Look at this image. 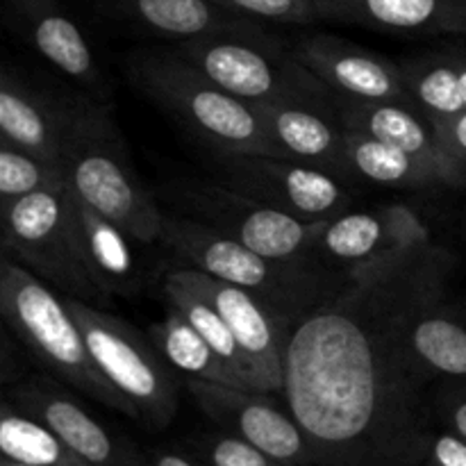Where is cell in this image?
<instances>
[{"label": "cell", "mask_w": 466, "mask_h": 466, "mask_svg": "<svg viewBox=\"0 0 466 466\" xmlns=\"http://www.w3.org/2000/svg\"><path fill=\"white\" fill-rule=\"evenodd\" d=\"M412 103L431 123L466 114V53L431 50L400 62Z\"/></svg>", "instance_id": "cell-23"}, {"label": "cell", "mask_w": 466, "mask_h": 466, "mask_svg": "<svg viewBox=\"0 0 466 466\" xmlns=\"http://www.w3.org/2000/svg\"><path fill=\"white\" fill-rule=\"evenodd\" d=\"M118 16L155 36L185 44L208 36H250L273 39L264 23L237 16L212 0H107Z\"/></svg>", "instance_id": "cell-20"}, {"label": "cell", "mask_w": 466, "mask_h": 466, "mask_svg": "<svg viewBox=\"0 0 466 466\" xmlns=\"http://www.w3.org/2000/svg\"><path fill=\"white\" fill-rule=\"evenodd\" d=\"M410 350L431 380H466V321L444 303L428 308L410 330Z\"/></svg>", "instance_id": "cell-25"}, {"label": "cell", "mask_w": 466, "mask_h": 466, "mask_svg": "<svg viewBox=\"0 0 466 466\" xmlns=\"http://www.w3.org/2000/svg\"><path fill=\"white\" fill-rule=\"evenodd\" d=\"M218 185L308 223L341 217L353 205L349 185L330 173L267 157V155H209Z\"/></svg>", "instance_id": "cell-10"}, {"label": "cell", "mask_w": 466, "mask_h": 466, "mask_svg": "<svg viewBox=\"0 0 466 466\" xmlns=\"http://www.w3.org/2000/svg\"><path fill=\"white\" fill-rule=\"evenodd\" d=\"M64 182L62 167L0 141V205L55 189Z\"/></svg>", "instance_id": "cell-29"}, {"label": "cell", "mask_w": 466, "mask_h": 466, "mask_svg": "<svg viewBox=\"0 0 466 466\" xmlns=\"http://www.w3.org/2000/svg\"><path fill=\"white\" fill-rule=\"evenodd\" d=\"M177 276L208 299L235 335L255 382L264 394L285 390V349L294 321L264 303L258 296L205 276L196 268H176Z\"/></svg>", "instance_id": "cell-14"}, {"label": "cell", "mask_w": 466, "mask_h": 466, "mask_svg": "<svg viewBox=\"0 0 466 466\" xmlns=\"http://www.w3.org/2000/svg\"><path fill=\"white\" fill-rule=\"evenodd\" d=\"M171 48L226 94L253 107L294 94L319 80L303 64L296 62L289 46L278 36H208Z\"/></svg>", "instance_id": "cell-9"}, {"label": "cell", "mask_w": 466, "mask_h": 466, "mask_svg": "<svg viewBox=\"0 0 466 466\" xmlns=\"http://www.w3.org/2000/svg\"><path fill=\"white\" fill-rule=\"evenodd\" d=\"M321 21L391 35H466V0H312Z\"/></svg>", "instance_id": "cell-21"}, {"label": "cell", "mask_w": 466, "mask_h": 466, "mask_svg": "<svg viewBox=\"0 0 466 466\" xmlns=\"http://www.w3.org/2000/svg\"><path fill=\"white\" fill-rule=\"evenodd\" d=\"M194 451L205 466H287L230 432H208L194 440Z\"/></svg>", "instance_id": "cell-31"}, {"label": "cell", "mask_w": 466, "mask_h": 466, "mask_svg": "<svg viewBox=\"0 0 466 466\" xmlns=\"http://www.w3.org/2000/svg\"><path fill=\"white\" fill-rule=\"evenodd\" d=\"M344 167L349 182L360 180L391 189H428L444 185L440 173L412 155L360 132L346 130Z\"/></svg>", "instance_id": "cell-24"}, {"label": "cell", "mask_w": 466, "mask_h": 466, "mask_svg": "<svg viewBox=\"0 0 466 466\" xmlns=\"http://www.w3.org/2000/svg\"><path fill=\"white\" fill-rule=\"evenodd\" d=\"M3 399L46 423L86 466H150L148 455L114 435L53 378L25 376L5 387Z\"/></svg>", "instance_id": "cell-13"}, {"label": "cell", "mask_w": 466, "mask_h": 466, "mask_svg": "<svg viewBox=\"0 0 466 466\" xmlns=\"http://www.w3.org/2000/svg\"><path fill=\"white\" fill-rule=\"evenodd\" d=\"M0 453L21 466H86L46 423L5 399L0 403Z\"/></svg>", "instance_id": "cell-28"}, {"label": "cell", "mask_w": 466, "mask_h": 466, "mask_svg": "<svg viewBox=\"0 0 466 466\" xmlns=\"http://www.w3.org/2000/svg\"><path fill=\"white\" fill-rule=\"evenodd\" d=\"M441 146L455 164L466 173V114L432 123Z\"/></svg>", "instance_id": "cell-33"}, {"label": "cell", "mask_w": 466, "mask_h": 466, "mask_svg": "<svg viewBox=\"0 0 466 466\" xmlns=\"http://www.w3.org/2000/svg\"><path fill=\"white\" fill-rule=\"evenodd\" d=\"M458 259L441 246L360 267L299 317L285 349V403L317 466H423L435 441L414 321L444 303Z\"/></svg>", "instance_id": "cell-1"}, {"label": "cell", "mask_w": 466, "mask_h": 466, "mask_svg": "<svg viewBox=\"0 0 466 466\" xmlns=\"http://www.w3.org/2000/svg\"><path fill=\"white\" fill-rule=\"evenodd\" d=\"M341 123L349 132H360L396 146L437 171L449 187L466 185V173L451 159L437 137L435 126L410 100L396 103H360L337 96Z\"/></svg>", "instance_id": "cell-19"}, {"label": "cell", "mask_w": 466, "mask_h": 466, "mask_svg": "<svg viewBox=\"0 0 466 466\" xmlns=\"http://www.w3.org/2000/svg\"><path fill=\"white\" fill-rule=\"evenodd\" d=\"M218 7L253 18L259 23H282V25H314L321 21L312 0H212Z\"/></svg>", "instance_id": "cell-30"}, {"label": "cell", "mask_w": 466, "mask_h": 466, "mask_svg": "<svg viewBox=\"0 0 466 466\" xmlns=\"http://www.w3.org/2000/svg\"><path fill=\"white\" fill-rule=\"evenodd\" d=\"M164 296H167L168 305H171L173 309H177V312L194 326V330L208 341L209 349H212L214 353L226 362V367L244 382L246 390L259 391L253 371H250L248 362H246L244 353H241L239 344H237L230 328L226 326V321L218 317V312L208 303L205 296H200L198 291L191 289V287L177 276L176 268L164 276Z\"/></svg>", "instance_id": "cell-27"}, {"label": "cell", "mask_w": 466, "mask_h": 466, "mask_svg": "<svg viewBox=\"0 0 466 466\" xmlns=\"http://www.w3.org/2000/svg\"><path fill=\"white\" fill-rule=\"evenodd\" d=\"M148 337L155 349L167 360L168 367L173 371H180L185 380L217 382V385L246 390L244 382L226 367V362L209 349L208 341L194 330V326L177 309L171 308L162 321L153 323Z\"/></svg>", "instance_id": "cell-26"}, {"label": "cell", "mask_w": 466, "mask_h": 466, "mask_svg": "<svg viewBox=\"0 0 466 466\" xmlns=\"http://www.w3.org/2000/svg\"><path fill=\"white\" fill-rule=\"evenodd\" d=\"M150 466H205L203 462H196L191 455L180 453V451L171 449H157L148 455Z\"/></svg>", "instance_id": "cell-35"}, {"label": "cell", "mask_w": 466, "mask_h": 466, "mask_svg": "<svg viewBox=\"0 0 466 466\" xmlns=\"http://www.w3.org/2000/svg\"><path fill=\"white\" fill-rule=\"evenodd\" d=\"M423 466H466V444L453 432H437Z\"/></svg>", "instance_id": "cell-34"}, {"label": "cell", "mask_w": 466, "mask_h": 466, "mask_svg": "<svg viewBox=\"0 0 466 466\" xmlns=\"http://www.w3.org/2000/svg\"><path fill=\"white\" fill-rule=\"evenodd\" d=\"M0 466H21V464H14V462H7V460H3V464Z\"/></svg>", "instance_id": "cell-36"}, {"label": "cell", "mask_w": 466, "mask_h": 466, "mask_svg": "<svg viewBox=\"0 0 466 466\" xmlns=\"http://www.w3.org/2000/svg\"><path fill=\"white\" fill-rule=\"evenodd\" d=\"M0 314L18 344L53 376L105 408L141 421L135 405L100 373L64 296L3 255Z\"/></svg>", "instance_id": "cell-4"}, {"label": "cell", "mask_w": 466, "mask_h": 466, "mask_svg": "<svg viewBox=\"0 0 466 466\" xmlns=\"http://www.w3.org/2000/svg\"><path fill=\"white\" fill-rule=\"evenodd\" d=\"M431 230L408 205H385L369 212H346L323 223L312 259L330 271H350L378 259L431 246Z\"/></svg>", "instance_id": "cell-15"}, {"label": "cell", "mask_w": 466, "mask_h": 466, "mask_svg": "<svg viewBox=\"0 0 466 466\" xmlns=\"http://www.w3.org/2000/svg\"><path fill=\"white\" fill-rule=\"evenodd\" d=\"M100 373L130 400L141 423L164 431L177 412L176 373L150 337L116 314L64 296Z\"/></svg>", "instance_id": "cell-7"}, {"label": "cell", "mask_w": 466, "mask_h": 466, "mask_svg": "<svg viewBox=\"0 0 466 466\" xmlns=\"http://www.w3.org/2000/svg\"><path fill=\"white\" fill-rule=\"evenodd\" d=\"M71 112L73 96H55L12 66L0 73V141L5 144L62 167Z\"/></svg>", "instance_id": "cell-18"}, {"label": "cell", "mask_w": 466, "mask_h": 466, "mask_svg": "<svg viewBox=\"0 0 466 466\" xmlns=\"http://www.w3.org/2000/svg\"><path fill=\"white\" fill-rule=\"evenodd\" d=\"M185 385L196 405L223 432L248 441L287 466H317L303 428L289 410L273 400V394L203 380H185Z\"/></svg>", "instance_id": "cell-12"}, {"label": "cell", "mask_w": 466, "mask_h": 466, "mask_svg": "<svg viewBox=\"0 0 466 466\" xmlns=\"http://www.w3.org/2000/svg\"><path fill=\"white\" fill-rule=\"evenodd\" d=\"M162 244L187 262V268L258 296L289 321L321 303L346 278L319 262L264 258L223 232L176 212H167Z\"/></svg>", "instance_id": "cell-5"}, {"label": "cell", "mask_w": 466, "mask_h": 466, "mask_svg": "<svg viewBox=\"0 0 466 466\" xmlns=\"http://www.w3.org/2000/svg\"><path fill=\"white\" fill-rule=\"evenodd\" d=\"M437 419L446 426V431L453 432L455 437L466 444V390L460 387H449L432 400Z\"/></svg>", "instance_id": "cell-32"}, {"label": "cell", "mask_w": 466, "mask_h": 466, "mask_svg": "<svg viewBox=\"0 0 466 466\" xmlns=\"http://www.w3.org/2000/svg\"><path fill=\"white\" fill-rule=\"evenodd\" d=\"M0 217L3 255L62 296L85 300L96 308L107 300L86 267L77 235L76 200L66 182L0 205Z\"/></svg>", "instance_id": "cell-6"}, {"label": "cell", "mask_w": 466, "mask_h": 466, "mask_svg": "<svg viewBox=\"0 0 466 466\" xmlns=\"http://www.w3.org/2000/svg\"><path fill=\"white\" fill-rule=\"evenodd\" d=\"M258 112L271 157L330 173L349 185L344 167L346 127L337 96L321 80L259 105Z\"/></svg>", "instance_id": "cell-11"}, {"label": "cell", "mask_w": 466, "mask_h": 466, "mask_svg": "<svg viewBox=\"0 0 466 466\" xmlns=\"http://www.w3.org/2000/svg\"><path fill=\"white\" fill-rule=\"evenodd\" d=\"M126 73L144 98L209 155L271 157L258 107L226 94L173 48L135 50L127 55Z\"/></svg>", "instance_id": "cell-3"}, {"label": "cell", "mask_w": 466, "mask_h": 466, "mask_svg": "<svg viewBox=\"0 0 466 466\" xmlns=\"http://www.w3.org/2000/svg\"><path fill=\"white\" fill-rule=\"evenodd\" d=\"M76 217L77 235H80L82 253H85L86 267L94 276L96 285L105 296H135L144 282L139 262L132 246L135 239L126 235L118 226L100 217L98 212L82 203L76 194Z\"/></svg>", "instance_id": "cell-22"}, {"label": "cell", "mask_w": 466, "mask_h": 466, "mask_svg": "<svg viewBox=\"0 0 466 466\" xmlns=\"http://www.w3.org/2000/svg\"><path fill=\"white\" fill-rule=\"evenodd\" d=\"M289 48L296 62L303 64L339 98L360 103H412L400 64L376 50L328 32L300 36Z\"/></svg>", "instance_id": "cell-16"}, {"label": "cell", "mask_w": 466, "mask_h": 466, "mask_svg": "<svg viewBox=\"0 0 466 466\" xmlns=\"http://www.w3.org/2000/svg\"><path fill=\"white\" fill-rule=\"evenodd\" d=\"M7 25L86 96L105 100V80L94 48L59 0H5Z\"/></svg>", "instance_id": "cell-17"}, {"label": "cell", "mask_w": 466, "mask_h": 466, "mask_svg": "<svg viewBox=\"0 0 466 466\" xmlns=\"http://www.w3.org/2000/svg\"><path fill=\"white\" fill-rule=\"evenodd\" d=\"M62 171L82 203L121 228L137 244L162 241L167 212L137 173L126 139L105 100L73 96Z\"/></svg>", "instance_id": "cell-2"}, {"label": "cell", "mask_w": 466, "mask_h": 466, "mask_svg": "<svg viewBox=\"0 0 466 466\" xmlns=\"http://www.w3.org/2000/svg\"><path fill=\"white\" fill-rule=\"evenodd\" d=\"M155 196L180 217L205 223L278 262H314L312 246L326 223L300 221L218 182L173 180Z\"/></svg>", "instance_id": "cell-8"}]
</instances>
